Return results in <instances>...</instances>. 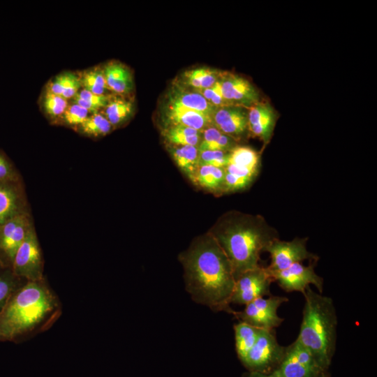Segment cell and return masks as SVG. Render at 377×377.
I'll return each instance as SVG.
<instances>
[{
	"instance_id": "cell-1",
	"label": "cell",
	"mask_w": 377,
	"mask_h": 377,
	"mask_svg": "<svg viewBox=\"0 0 377 377\" xmlns=\"http://www.w3.org/2000/svg\"><path fill=\"white\" fill-rule=\"evenodd\" d=\"M186 289L192 299L214 311L234 313L230 307L235 279L231 263L209 232L180 256Z\"/></svg>"
},
{
	"instance_id": "cell-2",
	"label": "cell",
	"mask_w": 377,
	"mask_h": 377,
	"mask_svg": "<svg viewBox=\"0 0 377 377\" xmlns=\"http://www.w3.org/2000/svg\"><path fill=\"white\" fill-rule=\"evenodd\" d=\"M61 314V302L44 278L25 281L0 313V343L31 339L49 330Z\"/></svg>"
},
{
	"instance_id": "cell-3",
	"label": "cell",
	"mask_w": 377,
	"mask_h": 377,
	"mask_svg": "<svg viewBox=\"0 0 377 377\" xmlns=\"http://www.w3.org/2000/svg\"><path fill=\"white\" fill-rule=\"evenodd\" d=\"M228 258L235 279L259 267L260 254L274 239L277 231L260 215L228 213L210 232Z\"/></svg>"
},
{
	"instance_id": "cell-4",
	"label": "cell",
	"mask_w": 377,
	"mask_h": 377,
	"mask_svg": "<svg viewBox=\"0 0 377 377\" xmlns=\"http://www.w3.org/2000/svg\"><path fill=\"white\" fill-rule=\"evenodd\" d=\"M305 302L297 340L306 348L318 364L328 370L336 350L337 317L331 297L313 291L303 293Z\"/></svg>"
},
{
	"instance_id": "cell-5",
	"label": "cell",
	"mask_w": 377,
	"mask_h": 377,
	"mask_svg": "<svg viewBox=\"0 0 377 377\" xmlns=\"http://www.w3.org/2000/svg\"><path fill=\"white\" fill-rule=\"evenodd\" d=\"M260 169V154L251 147L236 145L228 152L224 168L223 193L248 188L257 178Z\"/></svg>"
},
{
	"instance_id": "cell-6",
	"label": "cell",
	"mask_w": 377,
	"mask_h": 377,
	"mask_svg": "<svg viewBox=\"0 0 377 377\" xmlns=\"http://www.w3.org/2000/svg\"><path fill=\"white\" fill-rule=\"evenodd\" d=\"M286 350V346L278 343L274 330H261L242 364L248 371L271 374L281 362Z\"/></svg>"
},
{
	"instance_id": "cell-7",
	"label": "cell",
	"mask_w": 377,
	"mask_h": 377,
	"mask_svg": "<svg viewBox=\"0 0 377 377\" xmlns=\"http://www.w3.org/2000/svg\"><path fill=\"white\" fill-rule=\"evenodd\" d=\"M272 373L277 377H329L327 371L297 339L286 346L281 362Z\"/></svg>"
},
{
	"instance_id": "cell-8",
	"label": "cell",
	"mask_w": 377,
	"mask_h": 377,
	"mask_svg": "<svg viewBox=\"0 0 377 377\" xmlns=\"http://www.w3.org/2000/svg\"><path fill=\"white\" fill-rule=\"evenodd\" d=\"M288 301L284 296L269 295L258 297L246 304L242 311H235L234 315L253 327L262 330H274L284 320L277 314L280 306Z\"/></svg>"
},
{
	"instance_id": "cell-9",
	"label": "cell",
	"mask_w": 377,
	"mask_h": 377,
	"mask_svg": "<svg viewBox=\"0 0 377 377\" xmlns=\"http://www.w3.org/2000/svg\"><path fill=\"white\" fill-rule=\"evenodd\" d=\"M307 238L299 237L291 241H282L279 238L273 240L265 249L271 258L269 265L266 267L268 272H279L306 260L317 263L318 256L307 250Z\"/></svg>"
},
{
	"instance_id": "cell-10",
	"label": "cell",
	"mask_w": 377,
	"mask_h": 377,
	"mask_svg": "<svg viewBox=\"0 0 377 377\" xmlns=\"http://www.w3.org/2000/svg\"><path fill=\"white\" fill-rule=\"evenodd\" d=\"M11 269L16 276L25 281L44 278L41 250L36 235L31 228L15 253Z\"/></svg>"
},
{
	"instance_id": "cell-11",
	"label": "cell",
	"mask_w": 377,
	"mask_h": 377,
	"mask_svg": "<svg viewBox=\"0 0 377 377\" xmlns=\"http://www.w3.org/2000/svg\"><path fill=\"white\" fill-rule=\"evenodd\" d=\"M273 281L266 267L260 265L244 272L235 279L230 304L246 305L256 298L271 295Z\"/></svg>"
},
{
	"instance_id": "cell-12",
	"label": "cell",
	"mask_w": 377,
	"mask_h": 377,
	"mask_svg": "<svg viewBox=\"0 0 377 377\" xmlns=\"http://www.w3.org/2000/svg\"><path fill=\"white\" fill-rule=\"evenodd\" d=\"M316 263H309L304 265L302 263H296L288 268L269 273L274 281L284 291L304 293L307 287L313 285L319 293H323V279L315 272Z\"/></svg>"
},
{
	"instance_id": "cell-13",
	"label": "cell",
	"mask_w": 377,
	"mask_h": 377,
	"mask_svg": "<svg viewBox=\"0 0 377 377\" xmlns=\"http://www.w3.org/2000/svg\"><path fill=\"white\" fill-rule=\"evenodd\" d=\"M26 216L22 213L0 225V265L10 268L15 253L29 228Z\"/></svg>"
},
{
	"instance_id": "cell-14",
	"label": "cell",
	"mask_w": 377,
	"mask_h": 377,
	"mask_svg": "<svg viewBox=\"0 0 377 377\" xmlns=\"http://www.w3.org/2000/svg\"><path fill=\"white\" fill-rule=\"evenodd\" d=\"M212 126L236 141L248 131V117L239 105L216 108L212 116Z\"/></svg>"
},
{
	"instance_id": "cell-15",
	"label": "cell",
	"mask_w": 377,
	"mask_h": 377,
	"mask_svg": "<svg viewBox=\"0 0 377 377\" xmlns=\"http://www.w3.org/2000/svg\"><path fill=\"white\" fill-rule=\"evenodd\" d=\"M219 82L224 98L232 105H251L258 101V94L251 83L235 75L223 74Z\"/></svg>"
},
{
	"instance_id": "cell-16",
	"label": "cell",
	"mask_w": 377,
	"mask_h": 377,
	"mask_svg": "<svg viewBox=\"0 0 377 377\" xmlns=\"http://www.w3.org/2000/svg\"><path fill=\"white\" fill-rule=\"evenodd\" d=\"M163 114L166 126H184L203 131L212 125L211 117L186 109L169 100L167 101Z\"/></svg>"
},
{
	"instance_id": "cell-17",
	"label": "cell",
	"mask_w": 377,
	"mask_h": 377,
	"mask_svg": "<svg viewBox=\"0 0 377 377\" xmlns=\"http://www.w3.org/2000/svg\"><path fill=\"white\" fill-rule=\"evenodd\" d=\"M168 100L174 102L182 107L212 117L215 106L209 103L200 93L193 90H188L179 81L172 83L168 95Z\"/></svg>"
},
{
	"instance_id": "cell-18",
	"label": "cell",
	"mask_w": 377,
	"mask_h": 377,
	"mask_svg": "<svg viewBox=\"0 0 377 377\" xmlns=\"http://www.w3.org/2000/svg\"><path fill=\"white\" fill-rule=\"evenodd\" d=\"M106 84L110 91L126 96L133 89V78L130 69L124 64L111 61L103 68Z\"/></svg>"
},
{
	"instance_id": "cell-19",
	"label": "cell",
	"mask_w": 377,
	"mask_h": 377,
	"mask_svg": "<svg viewBox=\"0 0 377 377\" xmlns=\"http://www.w3.org/2000/svg\"><path fill=\"white\" fill-rule=\"evenodd\" d=\"M163 136L170 146H195L198 147L202 131L179 125H170L163 131Z\"/></svg>"
},
{
	"instance_id": "cell-20",
	"label": "cell",
	"mask_w": 377,
	"mask_h": 377,
	"mask_svg": "<svg viewBox=\"0 0 377 377\" xmlns=\"http://www.w3.org/2000/svg\"><path fill=\"white\" fill-rule=\"evenodd\" d=\"M224 177V168L199 165L193 182L212 193H223Z\"/></svg>"
},
{
	"instance_id": "cell-21",
	"label": "cell",
	"mask_w": 377,
	"mask_h": 377,
	"mask_svg": "<svg viewBox=\"0 0 377 377\" xmlns=\"http://www.w3.org/2000/svg\"><path fill=\"white\" fill-rule=\"evenodd\" d=\"M171 154L178 168L193 182L199 165V151L195 146H170Z\"/></svg>"
},
{
	"instance_id": "cell-22",
	"label": "cell",
	"mask_w": 377,
	"mask_h": 377,
	"mask_svg": "<svg viewBox=\"0 0 377 377\" xmlns=\"http://www.w3.org/2000/svg\"><path fill=\"white\" fill-rule=\"evenodd\" d=\"M261 330L242 321L234 325L235 349L241 362L255 344Z\"/></svg>"
},
{
	"instance_id": "cell-23",
	"label": "cell",
	"mask_w": 377,
	"mask_h": 377,
	"mask_svg": "<svg viewBox=\"0 0 377 377\" xmlns=\"http://www.w3.org/2000/svg\"><path fill=\"white\" fill-rule=\"evenodd\" d=\"M20 214L19 196L10 182H0V225Z\"/></svg>"
},
{
	"instance_id": "cell-24",
	"label": "cell",
	"mask_w": 377,
	"mask_h": 377,
	"mask_svg": "<svg viewBox=\"0 0 377 377\" xmlns=\"http://www.w3.org/2000/svg\"><path fill=\"white\" fill-rule=\"evenodd\" d=\"M103 110V114L113 127L128 119L133 114V103L125 98L111 97Z\"/></svg>"
},
{
	"instance_id": "cell-25",
	"label": "cell",
	"mask_w": 377,
	"mask_h": 377,
	"mask_svg": "<svg viewBox=\"0 0 377 377\" xmlns=\"http://www.w3.org/2000/svg\"><path fill=\"white\" fill-rule=\"evenodd\" d=\"M80 88L79 75L67 72L56 76L49 84L47 90L68 100L73 98Z\"/></svg>"
},
{
	"instance_id": "cell-26",
	"label": "cell",
	"mask_w": 377,
	"mask_h": 377,
	"mask_svg": "<svg viewBox=\"0 0 377 377\" xmlns=\"http://www.w3.org/2000/svg\"><path fill=\"white\" fill-rule=\"evenodd\" d=\"M81 87L97 95H109L103 68H95L79 75Z\"/></svg>"
},
{
	"instance_id": "cell-27",
	"label": "cell",
	"mask_w": 377,
	"mask_h": 377,
	"mask_svg": "<svg viewBox=\"0 0 377 377\" xmlns=\"http://www.w3.org/2000/svg\"><path fill=\"white\" fill-rule=\"evenodd\" d=\"M24 281L16 276L10 268L0 265V313L12 294Z\"/></svg>"
},
{
	"instance_id": "cell-28",
	"label": "cell",
	"mask_w": 377,
	"mask_h": 377,
	"mask_svg": "<svg viewBox=\"0 0 377 377\" xmlns=\"http://www.w3.org/2000/svg\"><path fill=\"white\" fill-rule=\"evenodd\" d=\"M80 127L83 133L93 137L104 136L112 128L108 120L99 112L89 115Z\"/></svg>"
},
{
	"instance_id": "cell-29",
	"label": "cell",
	"mask_w": 377,
	"mask_h": 377,
	"mask_svg": "<svg viewBox=\"0 0 377 377\" xmlns=\"http://www.w3.org/2000/svg\"><path fill=\"white\" fill-rule=\"evenodd\" d=\"M111 97L110 95H97L82 89L72 99L73 103L87 110L92 114L98 112L101 109H103Z\"/></svg>"
},
{
	"instance_id": "cell-30",
	"label": "cell",
	"mask_w": 377,
	"mask_h": 377,
	"mask_svg": "<svg viewBox=\"0 0 377 377\" xmlns=\"http://www.w3.org/2000/svg\"><path fill=\"white\" fill-rule=\"evenodd\" d=\"M68 105V100L47 90L43 97V108L52 118L61 117Z\"/></svg>"
},
{
	"instance_id": "cell-31",
	"label": "cell",
	"mask_w": 377,
	"mask_h": 377,
	"mask_svg": "<svg viewBox=\"0 0 377 377\" xmlns=\"http://www.w3.org/2000/svg\"><path fill=\"white\" fill-rule=\"evenodd\" d=\"M228 152L212 150L199 151V165L224 168L228 163Z\"/></svg>"
},
{
	"instance_id": "cell-32",
	"label": "cell",
	"mask_w": 377,
	"mask_h": 377,
	"mask_svg": "<svg viewBox=\"0 0 377 377\" xmlns=\"http://www.w3.org/2000/svg\"><path fill=\"white\" fill-rule=\"evenodd\" d=\"M89 113L87 110L73 103L68 104L61 117L64 122L68 125L80 126L88 117Z\"/></svg>"
},
{
	"instance_id": "cell-33",
	"label": "cell",
	"mask_w": 377,
	"mask_h": 377,
	"mask_svg": "<svg viewBox=\"0 0 377 377\" xmlns=\"http://www.w3.org/2000/svg\"><path fill=\"white\" fill-rule=\"evenodd\" d=\"M196 91L200 93L209 103L216 108L232 105L224 98L219 80L209 88Z\"/></svg>"
},
{
	"instance_id": "cell-34",
	"label": "cell",
	"mask_w": 377,
	"mask_h": 377,
	"mask_svg": "<svg viewBox=\"0 0 377 377\" xmlns=\"http://www.w3.org/2000/svg\"><path fill=\"white\" fill-rule=\"evenodd\" d=\"M223 133L214 126L206 128L202 134V139L198 146V151H216L218 142Z\"/></svg>"
},
{
	"instance_id": "cell-35",
	"label": "cell",
	"mask_w": 377,
	"mask_h": 377,
	"mask_svg": "<svg viewBox=\"0 0 377 377\" xmlns=\"http://www.w3.org/2000/svg\"><path fill=\"white\" fill-rule=\"evenodd\" d=\"M15 179V175L11 165L0 153V182H10Z\"/></svg>"
},
{
	"instance_id": "cell-36",
	"label": "cell",
	"mask_w": 377,
	"mask_h": 377,
	"mask_svg": "<svg viewBox=\"0 0 377 377\" xmlns=\"http://www.w3.org/2000/svg\"><path fill=\"white\" fill-rule=\"evenodd\" d=\"M242 377H277L273 373L271 374H262L258 372H250L246 373Z\"/></svg>"
}]
</instances>
